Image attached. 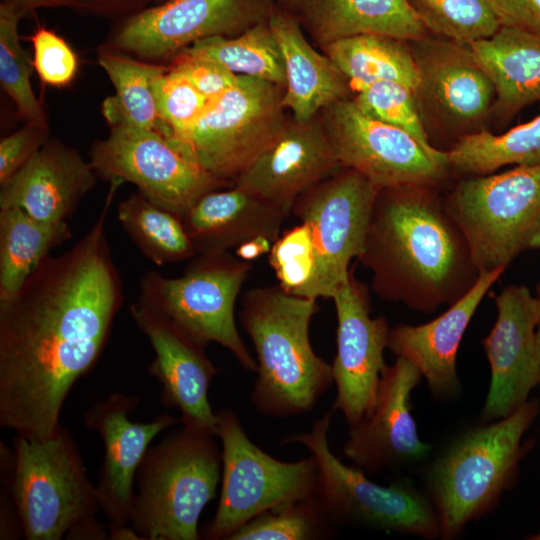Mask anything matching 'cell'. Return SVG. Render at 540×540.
<instances>
[{
    "instance_id": "f546056e",
    "label": "cell",
    "mask_w": 540,
    "mask_h": 540,
    "mask_svg": "<svg viewBox=\"0 0 540 540\" xmlns=\"http://www.w3.org/2000/svg\"><path fill=\"white\" fill-rule=\"evenodd\" d=\"M72 237L67 221L45 222L0 208V300L13 296L50 252Z\"/></svg>"
},
{
    "instance_id": "cb8c5ba5",
    "label": "cell",
    "mask_w": 540,
    "mask_h": 540,
    "mask_svg": "<svg viewBox=\"0 0 540 540\" xmlns=\"http://www.w3.org/2000/svg\"><path fill=\"white\" fill-rule=\"evenodd\" d=\"M97 180L90 162L75 148L49 138L18 172L0 184V208H19L45 222L67 221Z\"/></svg>"
},
{
    "instance_id": "b9f144b4",
    "label": "cell",
    "mask_w": 540,
    "mask_h": 540,
    "mask_svg": "<svg viewBox=\"0 0 540 540\" xmlns=\"http://www.w3.org/2000/svg\"><path fill=\"white\" fill-rule=\"evenodd\" d=\"M168 69L185 77L209 101L231 88L237 75L205 53L189 46L167 63Z\"/></svg>"
},
{
    "instance_id": "8fae6325",
    "label": "cell",
    "mask_w": 540,
    "mask_h": 540,
    "mask_svg": "<svg viewBox=\"0 0 540 540\" xmlns=\"http://www.w3.org/2000/svg\"><path fill=\"white\" fill-rule=\"evenodd\" d=\"M284 93L280 85L237 75L235 84L209 101L189 132L171 144L215 178L234 185L287 120Z\"/></svg>"
},
{
    "instance_id": "60d3db41",
    "label": "cell",
    "mask_w": 540,
    "mask_h": 540,
    "mask_svg": "<svg viewBox=\"0 0 540 540\" xmlns=\"http://www.w3.org/2000/svg\"><path fill=\"white\" fill-rule=\"evenodd\" d=\"M33 66L45 85H69L78 70V59L69 44L54 31L37 28L31 36Z\"/></svg>"
},
{
    "instance_id": "7dc6e473",
    "label": "cell",
    "mask_w": 540,
    "mask_h": 540,
    "mask_svg": "<svg viewBox=\"0 0 540 540\" xmlns=\"http://www.w3.org/2000/svg\"><path fill=\"white\" fill-rule=\"evenodd\" d=\"M305 0H276L277 5L296 14L304 4Z\"/></svg>"
},
{
    "instance_id": "7bdbcfd3",
    "label": "cell",
    "mask_w": 540,
    "mask_h": 540,
    "mask_svg": "<svg viewBox=\"0 0 540 540\" xmlns=\"http://www.w3.org/2000/svg\"><path fill=\"white\" fill-rule=\"evenodd\" d=\"M155 0H0L23 17L43 8H66L83 15H91L114 22L127 18Z\"/></svg>"
},
{
    "instance_id": "7a4b0ae2",
    "label": "cell",
    "mask_w": 540,
    "mask_h": 540,
    "mask_svg": "<svg viewBox=\"0 0 540 540\" xmlns=\"http://www.w3.org/2000/svg\"><path fill=\"white\" fill-rule=\"evenodd\" d=\"M357 261L380 298L423 313L454 303L480 274L444 196L427 185L379 189Z\"/></svg>"
},
{
    "instance_id": "8d00e7d4",
    "label": "cell",
    "mask_w": 540,
    "mask_h": 540,
    "mask_svg": "<svg viewBox=\"0 0 540 540\" xmlns=\"http://www.w3.org/2000/svg\"><path fill=\"white\" fill-rule=\"evenodd\" d=\"M428 32L467 44L487 38L501 26L488 0H407Z\"/></svg>"
},
{
    "instance_id": "2e32d148",
    "label": "cell",
    "mask_w": 540,
    "mask_h": 540,
    "mask_svg": "<svg viewBox=\"0 0 540 540\" xmlns=\"http://www.w3.org/2000/svg\"><path fill=\"white\" fill-rule=\"evenodd\" d=\"M413 42L419 73L413 94L424 125L432 123L455 144L483 131L479 125L493 110L495 90L468 46L443 38Z\"/></svg>"
},
{
    "instance_id": "5bb4252c",
    "label": "cell",
    "mask_w": 540,
    "mask_h": 540,
    "mask_svg": "<svg viewBox=\"0 0 540 540\" xmlns=\"http://www.w3.org/2000/svg\"><path fill=\"white\" fill-rule=\"evenodd\" d=\"M276 0H165L114 22L106 47L167 64L197 41L234 37L268 20Z\"/></svg>"
},
{
    "instance_id": "836d02e7",
    "label": "cell",
    "mask_w": 540,
    "mask_h": 540,
    "mask_svg": "<svg viewBox=\"0 0 540 540\" xmlns=\"http://www.w3.org/2000/svg\"><path fill=\"white\" fill-rule=\"evenodd\" d=\"M236 75L286 85L283 57L268 20L234 36H215L191 45Z\"/></svg>"
},
{
    "instance_id": "83f0119b",
    "label": "cell",
    "mask_w": 540,
    "mask_h": 540,
    "mask_svg": "<svg viewBox=\"0 0 540 540\" xmlns=\"http://www.w3.org/2000/svg\"><path fill=\"white\" fill-rule=\"evenodd\" d=\"M495 90L493 111L510 119L540 101V35L502 25L487 38L466 44Z\"/></svg>"
},
{
    "instance_id": "4dcf8cb0",
    "label": "cell",
    "mask_w": 540,
    "mask_h": 540,
    "mask_svg": "<svg viewBox=\"0 0 540 540\" xmlns=\"http://www.w3.org/2000/svg\"><path fill=\"white\" fill-rule=\"evenodd\" d=\"M98 63L111 80L115 95L107 98L102 113L109 124L157 130L160 125L153 84L167 64L147 62L100 45Z\"/></svg>"
},
{
    "instance_id": "603a6c76",
    "label": "cell",
    "mask_w": 540,
    "mask_h": 540,
    "mask_svg": "<svg viewBox=\"0 0 540 540\" xmlns=\"http://www.w3.org/2000/svg\"><path fill=\"white\" fill-rule=\"evenodd\" d=\"M505 269L481 271L474 285L435 319L390 328L388 349L419 370L436 398L447 400L459 394L456 362L460 343L481 301Z\"/></svg>"
},
{
    "instance_id": "ba28073f",
    "label": "cell",
    "mask_w": 540,
    "mask_h": 540,
    "mask_svg": "<svg viewBox=\"0 0 540 540\" xmlns=\"http://www.w3.org/2000/svg\"><path fill=\"white\" fill-rule=\"evenodd\" d=\"M252 268L250 261L229 252L197 254L178 277L149 270L139 282V300L167 316L198 343L229 350L248 371L257 362L235 322V303Z\"/></svg>"
},
{
    "instance_id": "ac0fdd59",
    "label": "cell",
    "mask_w": 540,
    "mask_h": 540,
    "mask_svg": "<svg viewBox=\"0 0 540 540\" xmlns=\"http://www.w3.org/2000/svg\"><path fill=\"white\" fill-rule=\"evenodd\" d=\"M496 321L482 345L491 379L481 411L485 422L503 418L527 402L540 384L536 296L524 285H508L496 297Z\"/></svg>"
},
{
    "instance_id": "ee69618b",
    "label": "cell",
    "mask_w": 540,
    "mask_h": 540,
    "mask_svg": "<svg viewBox=\"0 0 540 540\" xmlns=\"http://www.w3.org/2000/svg\"><path fill=\"white\" fill-rule=\"evenodd\" d=\"M49 127L26 122L0 141V184L18 172L50 138Z\"/></svg>"
},
{
    "instance_id": "7c38bea8",
    "label": "cell",
    "mask_w": 540,
    "mask_h": 540,
    "mask_svg": "<svg viewBox=\"0 0 540 540\" xmlns=\"http://www.w3.org/2000/svg\"><path fill=\"white\" fill-rule=\"evenodd\" d=\"M379 188L359 172L342 167L300 195L291 214L310 229L315 271L303 297L332 298L362 252Z\"/></svg>"
},
{
    "instance_id": "4316f807",
    "label": "cell",
    "mask_w": 540,
    "mask_h": 540,
    "mask_svg": "<svg viewBox=\"0 0 540 540\" xmlns=\"http://www.w3.org/2000/svg\"><path fill=\"white\" fill-rule=\"evenodd\" d=\"M296 15L321 48L359 34H381L409 42L429 35L407 0H305Z\"/></svg>"
},
{
    "instance_id": "d6986e66",
    "label": "cell",
    "mask_w": 540,
    "mask_h": 540,
    "mask_svg": "<svg viewBox=\"0 0 540 540\" xmlns=\"http://www.w3.org/2000/svg\"><path fill=\"white\" fill-rule=\"evenodd\" d=\"M422 375L408 360L397 357L384 370L371 412L351 426L343 452L365 474L424 461L431 446L421 440L412 415L411 394Z\"/></svg>"
},
{
    "instance_id": "c3c4849f",
    "label": "cell",
    "mask_w": 540,
    "mask_h": 540,
    "mask_svg": "<svg viewBox=\"0 0 540 540\" xmlns=\"http://www.w3.org/2000/svg\"><path fill=\"white\" fill-rule=\"evenodd\" d=\"M535 296H536L537 305H538V320H537V326H536V336H537V343H538V350H539V357H540V285L537 288V294Z\"/></svg>"
},
{
    "instance_id": "d590c367",
    "label": "cell",
    "mask_w": 540,
    "mask_h": 540,
    "mask_svg": "<svg viewBox=\"0 0 540 540\" xmlns=\"http://www.w3.org/2000/svg\"><path fill=\"white\" fill-rule=\"evenodd\" d=\"M24 18L0 3V84L26 122L49 127L46 113L31 86V62L20 43L18 27Z\"/></svg>"
},
{
    "instance_id": "bcb514c9",
    "label": "cell",
    "mask_w": 540,
    "mask_h": 540,
    "mask_svg": "<svg viewBox=\"0 0 540 540\" xmlns=\"http://www.w3.org/2000/svg\"><path fill=\"white\" fill-rule=\"evenodd\" d=\"M108 539L111 540H139L141 536L129 524L125 526H108Z\"/></svg>"
},
{
    "instance_id": "ffe728a7",
    "label": "cell",
    "mask_w": 540,
    "mask_h": 540,
    "mask_svg": "<svg viewBox=\"0 0 540 540\" xmlns=\"http://www.w3.org/2000/svg\"><path fill=\"white\" fill-rule=\"evenodd\" d=\"M138 403L137 396L111 393L92 405L83 418L85 426L104 444L96 490L108 526L130 524L136 473L151 441L163 430L182 424L181 418L169 413L147 423L130 421L128 414Z\"/></svg>"
},
{
    "instance_id": "f1b7e54d",
    "label": "cell",
    "mask_w": 540,
    "mask_h": 540,
    "mask_svg": "<svg viewBox=\"0 0 540 540\" xmlns=\"http://www.w3.org/2000/svg\"><path fill=\"white\" fill-rule=\"evenodd\" d=\"M408 42L381 34H359L322 49L356 91L376 82L392 81L414 92L419 73Z\"/></svg>"
},
{
    "instance_id": "e575fe53",
    "label": "cell",
    "mask_w": 540,
    "mask_h": 540,
    "mask_svg": "<svg viewBox=\"0 0 540 540\" xmlns=\"http://www.w3.org/2000/svg\"><path fill=\"white\" fill-rule=\"evenodd\" d=\"M336 525L316 495L255 517L229 540H313L332 535Z\"/></svg>"
},
{
    "instance_id": "9a60e30c",
    "label": "cell",
    "mask_w": 540,
    "mask_h": 540,
    "mask_svg": "<svg viewBox=\"0 0 540 540\" xmlns=\"http://www.w3.org/2000/svg\"><path fill=\"white\" fill-rule=\"evenodd\" d=\"M319 117L341 166L379 189L438 187L450 172L448 156L432 155L408 133L364 114L353 99L330 105Z\"/></svg>"
},
{
    "instance_id": "4fadbf2b",
    "label": "cell",
    "mask_w": 540,
    "mask_h": 540,
    "mask_svg": "<svg viewBox=\"0 0 540 540\" xmlns=\"http://www.w3.org/2000/svg\"><path fill=\"white\" fill-rule=\"evenodd\" d=\"M89 162L98 178L134 184L138 192L181 218L204 194L231 187L179 152L159 131L109 126Z\"/></svg>"
},
{
    "instance_id": "d4e9b609",
    "label": "cell",
    "mask_w": 540,
    "mask_h": 540,
    "mask_svg": "<svg viewBox=\"0 0 540 540\" xmlns=\"http://www.w3.org/2000/svg\"><path fill=\"white\" fill-rule=\"evenodd\" d=\"M287 208L236 185L201 196L182 217L196 254L229 252L258 240L274 243Z\"/></svg>"
},
{
    "instance_id": "9c48e42d",
    "label": "cell",
    "mask_w": 540,
    "mask_h": 540,
    "mask_svg": "<svg viewBox=\"0 0 540 540\" xmlns=\"http://www.w3.org/2000/svg\"><path fill=\"white\" fill-rule=\"evenodd\" d=\"M331 419L332 411H328L309 432L291 435L282 443L301 444L315 457L318 495L334 524L440 538L439 519L426 492L407 479L378 484L333 454L328 442Z\"/></svg>"
},
{
    "instance_id": "6da1fadb",
    "label": "cell",
    "mask_w": 540,
    "mask_h": 540,
    "mask_svg": "<svg viewBox=\"0 0 540 540\" xmlns=\"http://www.w3.org/2000/svg\"><path fill=\"white\" fill-rule=\"evenodd\" d=\"M120 182L93 226L70 249L48 255L0 300V425L42 440L60 426L63 404L89 373L124 301L105 225Z\"/></svg>"
},
{
    "instance_id": "e0dca14e",
    "label": "cell",
    "mask_w": 540,
    "mask_h": 540,
    "mask_svg": "<svg viewBox=\"0 0 540 540\" xmlns=\"http://www.w3.org/2000/svg\"><path fill=\"white\" fill-rule=\"evenodd\" d=\"M331 299L337 315V352L331 364L337 395L332 411H340L351 427L368 416L376 402L387 367L384 351L390 328L384 317L370 316L368 289L353 271Z\"/></svg>"
},
{
    "instance_id": "74e56055",
    "label": "cell",
    "mask_w": 540,
    "mask_h": 540,
    "mask_svg": "<svg viewBox=\"0 0 540 540\" xmlns=\"http://www.w3.org/2000/svg\"><path fill=\"white\" fill-rule=\"evenodd\" d=\"M353 101L367 116L411 135L432 155L448 156V151L431 144L413 91L406 86L392 81L376 82L356 91Z\"/></svg>"
},
{
    "instance_id": "7402d4cb",
    "label": "cell",
    "mask_w": 540,
    "mask_h": 540,
    "mask_svg": "<svg viewBox=\"0 0 540 540\" xmlns=\"http://www.w3.org/2000/svg\"><path fill=\"white\" fill-rule=\"evenodd\" d=\"M341 168L319 115L291 117L234 185L291 211L300 195Z\"/></svg>"
},
{
    "instance_id": "52a82bcc",
    "label": "cell",
    "mask_w": 540,
    "mask_h": 540,
    "mask_svg": "<svg viewBox=\"0 0 540 540\" xmlns=\"http://www.w3.org/2000/svg\"><path fill=\"white\" fill-rule=\"evenodd\" d=\"M444 200L479 272L540 249V165L467 176Z\"/></svg>"
},
{
    "instance_id": "1f68e13d",
    "label": "cell",
    "mask_w": 540,
    "mask_h": 540,
    "mask_svg": "<svg viewBox=\"0 0 540 540\" xmlns=\"http://www.w3.org/2000/svg\"><path fill=\"white\" fill-rule=\"evenodd\" d=\"M117 216L136 247L158 266L191 260L197 255L182 218L138 191L118 204Z\"/></svg>"
},
{
    "instance_id": "484cf974",
    "label": "cell",
    "mask_w": 540,
    "mask_h": 540,
    "mask_svg": "<svg viewBox=\"0 0 540 540\" xmlns=\"http://www.w3.org/2000/svg\"><path fill=\"white\" fill-rule=\"evenodd\" d=\"M285 67L283 106L298 121H308L348 98L350 83L326 55L306 39L296 14L276 4L268 18Z\"/></svg>"
},
{
    "instance_id": "681fc988",
    "label": "cell",
    "mask_w": 540,
    "mask_h": 540,
    "mask_svg": "<svg viewBox=\"0 0 540 540\" xmlns=\"http://www.w3.org/2000/svg\"><path fill=\"white\" fill-rule=\"evenodd\" d=\"M530 538H531V539H534V540H540V531H539L537 534H535V535H533L532 537H530Z\"/></svg>"
},
{
    "instance_id": "f907efd6",
    "label": "cell",
    "mask_w": 540,
    "mask_h": 540,
    "mask_svg": "<svg viewBox=\"0 0 540 540\" xmlns=\"http://www.w3.org/2000/svg\"><path fill=\"white\" fill-rule=\"evenodd\" d=\"M165 0H155L154 3H160V2H163Z\"/></svg>"
},
{
    "instance_id": "5b68a950",
    "label": "cell",
    "mask_w": 540,
    "mask_h": 540,
    "mask_svg": "<svg viewBox=\"0 0 540 540\" xmlns=\"http://www.w3.org/2000/svg\"><path fill=\"white\" fill-rule=\"evenodd\" d=\"M13 448L10 492L25 539L108 538L96 518V485L66 428L42 440L16 435Z\"/></svg>"
},
{
    "instance_id": "d6a6232c",
    "label": "cell",
    "mask_w": 540,
    "mask_h": 540,
    "mask_svg": "<svg viewBox=\"0 0 540 540\" xmlns=\"http://www.w3.org/2000/svg\"><path fill=\"white\" fill-rule=\"evenodd\" d=\"M450 171L485 175L506 166L540 165V115L500 135L480 131L448 150Z\"/></svg>"
},
{
    "instance_id": "f35d334b",
    "label": "cell",
    "mask_w": 540,
    "mask_h": 540,
    "mask_svg": "<svg viewBox=\"0 0 540 540\" xmlns=\"http://www.w3.org/2000/svg\"><path fill=\"white\" fill-rule=\"evenodd\" d=\"M161 132L171 143L181 140L209 103L185 77L167 69L153 84Z\"/></svg>"
},
{
    "instance_id": "30bf717a",
    "label": "cell",
    "mask_w": 540,
    "mask_h": 540,
    "mask_svg": "<svg viewBox=\"0 0 540 540\" xmlns=\"http://www.w3.org/2000/svg\"><path fill=\"white\" fill-rule=\"evenodd\" d=\"M216 416L222 483L205 539L229 540L260 514L317 494L319 468L313 455L294 462L278 460L250 440L233 411L222 409Z\"/></svg>"
},
{
    "instance_id": "3957f363",
    "label": "cell",
    "mask_w": 540,
    "mask_h": 540,
    "mask_svg": "<svg viewBox=\"0 0 540 540\" xmlns=\"http://www.w3.org/2000/svg\"><path fill=\"white\" fill-rule=\"evenodd\" d=\"M317 299L278 286L255 287L242 300L240 320L255 349L251 402L263 415L287 418L313 409L333 383L332 367L310 341Z\"/></svg>"
},
{
    "instance_id": "ab89813d",
    "label": "cell",
    "mask_w": 540,
    "mask_h": 540,
    "mask_svg": "<svg viewBox=\"0 0 540 540\" xmlns=\"http://www.w3.org/2000/svg\"><path fill=\"white\" fill-rule=\"evenodd\" d=\"M268 261L286 292L303 297L315 271L312 235L304 223L287 229L273 243Z\"/></svg>"
},
{
    "instance_id": "277c9868",
    "label": "cell",
    "mask_w": 540,
    "mask_h": 540,
    "mask_svg": "<svg viewBox=\"0 0 540 540\" xmlns=\"http://www.w3.org/2000/svg\"><path fill=\"white\" fill-rule=\"evenodd\" d=\"M537 412L538 404L527 401L503 418L468 428L431 461L424 474L425 492L436 510L441 539L456 538L496 506Z\"/></svg>"
},
{
    "instance_id": "44dd1931",
    "label": "cell",
    "mask_w": 540,
    "mask_h": 540,
    "mask_svg": "<svg viewBox=\"0 0 540 540\" xmlns=\"http://www.w3.org/2000/svg\"><path fill=\"white\" fill-rule=\"evenodd\" d=\"M129 311L153 349L148 372L161 384L163 405L177 408L182 424L217 436V416L209 404L208 389L218 369L206 355V346L139 299Z\"/></svg>"
},
{
    "instance_id": "8992f818",
    "label": "cell",
    "mask_w": 540,
    "mask_h": 540,
    "mask_svg": "<svg viewBox=\"0 0 540 540\" xmlns=\"http://www.w3.org/2000/svg\"><path fill=\"white\" fill-rule=\"evenodd\" d=\"M214 434L190 424L149 447L136 473L130 525L146 540H198L215 498L222 456Z\"/></svg>"
},
{
    "instance_id": "f6af8a7d",
    "label": "cell",
    "mask_w": 540,
    "mask_h": 540,
    "mask_svg": "<svg viewBox=\"0 0 540 540\" xmlns=\"http://www.w3.org/2000/svg\"><path fill=\"white\" fill-rule=\"evenodd\" d=\"M502 25L540 35V0H488Z\"/></svg>"
}]
</instances>
